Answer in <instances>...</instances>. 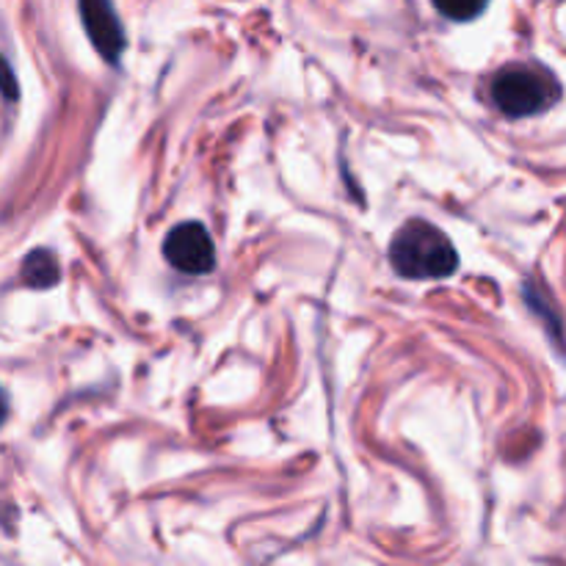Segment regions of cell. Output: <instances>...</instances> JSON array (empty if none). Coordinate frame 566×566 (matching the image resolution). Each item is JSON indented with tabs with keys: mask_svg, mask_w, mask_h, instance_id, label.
Instances as JSON below:
<instances>
[{
	"mask_svg": "<svg viewBox=\"0 0 566 566\" xmlns=\"http://www.w3.org/2000/svg\"><path fill=\"white\" fill-rule=\"evenodd\" d=\"M390 263L403 280H446L457 274L459 254L446 232L426 219H409L392 238Z\"/></svg>",
	"mask_w": 566,
	"mask_h": 566,
	"instance_id": "6da1fadb",
	"label": "cell"
},
{
	"mask_svg": "<svg viewBox=\"0 0 566 566\" xmlns=\"http://www.w3.org/2000/svg\"><path fill=\"white\" fill-rule=\"evenodd\" d=\"M492 103L512 119L536 116L553 108L562 97V83L553 72L536 64H509L492 77Z\"/></svg>",
	"mask_w": 566,
	"mask_h": 566,
	"instance_id": "7a4b0ae2",
	"label": "cell"
},
{
	"mask_svg": "<svg viewBox=\"0 0 566 566\" xmlns=\"http://www.w3.org/2000/svg\"><path fill=\"white\" fill-rule=\"evenodd\" d=\"M164 254L182 274H210L216 269V247L210 232L199 221H182L166 235Z\"/></svg>",
	"mask_w": 566,
	"mask_h": 566,
	"instance_id": "3957f363",
	"label": "cell"
},
{
	"mask_svg": "<svg viewBox=\"0 0 566 566\" xmlns=\"http://www.w3.org/2000/svg\"><path fill=\"white\" fill-rule=\"evenodd\" d=\"M83 28L92 39L94 50L103 55L108 64H119L122 53L127 48L125 28H122L119 14L114 9V0H77Z\"/></svg>",
	"mask_w": 566,
	"mask_h": 566,
	"instance_id": "277c9868",
	"label": "cell"
},
{
	"mask_svg": "<svg viewBox=\"0 0 566 566\" xmlns=\"http://www.w3.org/2000/svg\"><path fill=\"white\" fill-rule=\"evenodd\" d=\"M20 276L28 287L44 291V287H53L61 280V265L50 249H36V252L22 260Z\"/></svg>",
	"mask_w": 566,
	"mask_h": 566,
	"instance_id": "5b68a950",
	"label": "cell"
},
{
	"mask_svg": "<svg viewBox=\"0 0 566 566\" xmlns=\"http://www.w3.org/2000/svg\"><path fill=\"white\" fill-rule=\"evenodd\" d=\"M486 3H490V0H434L437 11L453 22L475 20V17L486 9Z\"/></svg>",
	"mask_w": 566,
	"mask_h": 566,
	"instance_id": "8992f818",
	"label": "cell"
},
{
	"mask_svg": "<svg viewBox=\"0 0 566 566\" xmlns=\"http://www.w3.org/2000/svg\"><path fill=\"white\" fill-rule=\"evenodd\" d=\"M0 94H3L6 99H17L20 97V88H17V77H14V70L9 66V61L0 55Z\"/></svg>",
	"mask_w": 566,
	"mask_h": 566,
	"instance_id": "52a82bcc",
	"label": "cell"
},
{
	"mask_svg": "<svg viewBox=\"0 0 566 566\" xmlns=\"http://www.w3.org/2000/svg\"><path fill=\"white\" fill-rule=\"evenodd\" d=\"M6 418H9V396H6L3 387H0V426L6 423Z\"/></svg>",
	"mask_w": 566,
	"mask_h": 566,
	"instance_id": "ba28073f",
	"label": "cell"
}]
</instances>
